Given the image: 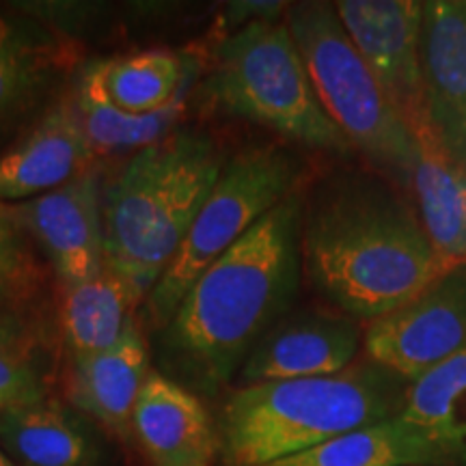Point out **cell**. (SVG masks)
I'll list each match as a JSON object with an SVG mask.
<instances>
[{
  "label": "cell",
  "instance_id": "1",
  "mask_svg": "<svg viewBox=\"0 0 466 466\" xmlns=\"http://www.w3.org/2000/svg\"><path fill=\"white\" fill-rule=\"evenodd\" d=\"M302 208L299 188L195 279L158 330L156 350L171 380L217 395L291 311L302 279Z\"/></svg>",
  "mask_w": 466,
  "mask_h": 466
},
{
  "label": "cell",
  "instance_id": "2",
  "mask_svg": "<svg viewBox=\"0 0 466 466\" xmlns=\"http://www.w3.org/2000/svg\"><path fill=\"white\" fill-rule=\"evenodd\" d=\"M302 277L330 309L367 324L445 275L412 201L380 175L341 171L305 197Z\"/></svg>",
  "mask_w": 466,
  "mask_h": 466
},
{
  "label": "cell",
  "instance_id": "3",
  "mask_svg": "<svg viewBox=\"0 0 466 466\" xmlns=\"http://www.w3.org/2000/svg\"><path fill=\"white\" fill-rule=\"evenodd\" d=\"M223 167L208 132L179 127L137 151L104 188V258L138 305L177 255Z\"/></svg>",
  "mask_w": 466,
  "mask_h": 466
},
{
  "label": "cell",
  "instance_id": "4",
  "mask_svg": "<svg viewBox=\"0 0 466 466\" xmlns=\"http://www.w3.org/2000/svg\"><path fill=\"white\" fill-rule=\"evenodd\" d=\"M408 380L371 363L333 376L242 384L218 417L223 466H270L337 436L398 417Z\"/></svg>",
  "mask_w": 466,
  "mask_h": 466
},
{
  "label": "cell",
  "instance_id": "5",
  "mask_svg": "<svg viewBox=\"0 0 466 466\" xmlns=\"http://www.w3.org/2000/svg\"><path fill=\"white\" fill-rule=\"evenodd\" d=\"M206 91L227 115L264 126L307 149L352 158V145L319 104L285 22H250L227 35Z\"/></svg>",
  "mask_w": 466,
  "mask_h": 466
},
{
  "label": "cell",
  "instance_id": "6",
  "mask_svg": "<svg viewBox=\"0 0 466 466\" xmlns=\"http://www.w3.org/2000/svg\"><path fill=\"white\" fill-rule=\"evenodd\" d=\"M285 26L326 115L378 173L400 190L410 192L417 158L415 132L391 106L350 42L335 5L322 0L288 5Z\"/></svg>",
  "mask_w": 466,
  "mask_h": 466
},
{
  "label": "cell",
  "instance_id": "7",
  "mask_svg": "<svg viewBox=\"0 0 466 466\" xmlns=\"http://www.w3.org/2000/svg\"><path fill=\"white\" fill-rule=\"evenodd\" d=\"M300 175L299 158L275 145L244 149L227 162L177 255L145 300L156 330L165 329L175 307L203 270L300 188Z\"/></svg>",
  "mask_w": 466,
  "mask_h": 466
},
{
  "label": "cell",
  "instance_id": "8",
  "mask_svg": "<svg viewBox=\"0 0 466 466\" xmlns=\"http://www.w3.org/2000/svg\"><path fill=\"white\" fill-rule=\"evenodd\" d=\"M365 359L412 382L466 350V268H453L363 330Z\"/></svg>",
  "mask_w": 466,
  "mask_h": 466
},
{
  "label": "cell",
  "instance_id": "9",
  "mask_svg": "<svg viewBox=\"0 0 466 466\" xmlns=\"http://www.w3.org/2000/svg\"><path fill=\"white\" fill-rule=\"evenodd\" d=\"M350 42L374 74L384 96L412 132L423 126L419 0H339L333 3Z\"/></svg>",
  "mask_w": 466,
  "mask_h": 466
},
{
  "label": "cell",
  "instance_id": "10",
  "mask_svg": "<svg viewBox=\"0 0 466 466\" xmlns=\"http://www.w3.org/2000/svg\"><path fill=\"white\" fill-rule=\"evenodd\" d=\"M100 175L86 168L72 182L22 203H0L7 217L42 247L63 288L96 277L104 258Z\"/></svg>",
  "mask_w": 466,
  "mask_h": 466
},
{
  "label": "cell",
  "instance_id": "11",
  "mask_svg": "<svg viewBox=\"0 0 466 466\" xmlns=\"http://www.w3.org/2000/svg\"><path fill=\"white\" fill-rule=\"evenodd\" d=\"M363 330L359 319L335 309L289 311L250 352L240 380L255 384L339 374L357 363Z\"/></svg>",
  "mask_w": 466,
  "mask_h": 466
},
{
  "label": "cell",
  "instance_id": "12",
  "mask_svg": "<svg viewBox=\"0 0 466 466\" xmlns=\"http://www.w3.org/2000/svg\"><path fill=\"white\" fill-rule=\"evenodd\" d=\"M423 130L466 168V0H425Z\"/></svg>",
  "mask_w": 466,
  "mask_h": 466
},
{
  "label": "cell",
  "instance_id": "13",
  "mask_svg": "<svg viewBox=\"0 0 466 466\" xmlns=\"http://www.w3.org/2000/svg\"><path fill=\"white\" fill-rule=\"evenodd\" d=\"M132 439L151 466H214L220 460L217 423L199 395L149 371L132 415Z\"/></svg>",
  "mask_w": 466,
  "mask_h": 466
},
{
  "label": "cell",
  "instance_id": "14",
  "mask_svg": "<svg viewBox=\"0 0 466 466\" xmlns=\"http://www.w3.org/2000/svg\"><path fill=\"white\" fill-rule=\"evenodd\" d=\"M96 158L72 97L56 102L0 156V203H22L85 173Z\"/></svg>",
  "mask_w": 466,
  "mask_h": 466
},
{
  "label": "cell",
  "instance_id": "15",
  "mask_svg": "<svg viewBox=\"0 0 466 466\" xmlns=\"http://www.w3.org/2000/svg\"><path fill=\"white\" fill-rule=\"evenodd\" d=\"M149 343L137 318L113 348L72 359L67 400L119 441L132 439V415L149 376Z\"/></svg>",
  "mask_w": 466,
  "mask_h": 466
},
{
  "label": "cell",
  "instance_id": "16",
  "mask_svg": "<svg viewBox=\"0 0 466 466\" xmlns=\"http://www.w3.org/2000/svg\"><path fill=\"white\" fill-rule=\"evenodd\" d=\"M0 450L15 466H102L96 430L58 400L0 410Z\"/></svg>",
  "mask_w": 466,
  "mask_h": 466
},
{
  "label": "cell",
  "instance_id": "17",
  "mask_svg": "<svg viewBox=\"0 0 466 466\" xmlns=\"http://www.w3.org/2000/svg\"><path fill=\"white\" fill-rule=\"evenodd\" d=\"M69 63V46L20 11H0V132L44 97Z\"/></svg>",
  "mask_w": 466,
  "mask_h": 466
},
{
  "label": "cell",
  "instance_id": "18",
  "mask_svg": "<svg viewBox=\"0 0 466 466\" xmlns=\"http://www.w3.org/2000/svg\"><path fill=\"white\" fill-rule=\"evenodd\" d=\"M410 195L425 236L447 272L466 268V168L419 127Z\"/></svg>",
  "mask_w": 466,
  "mask_h": 466
},
{
  "label": "cell",
  "instance_id": "19",
  "mask_svg": "<svg viewBox=\"0 0 466 466\" xmlns=\"http://www.w3.org/2000/svg\"><path fill=\"white\" fill-rule=\"evenodd\" d=\"M192 85L190 80L175 102L158 113L149 115H127L116 108L108 97L102 83V58L86 63L78 72L74 85V108L80 116L93 151L97 154H119V151H141L149 145L162 141L175 130L184 116L186 102H188Z\"/></svg>",
  "mask_w": 466,
  "mask_h": 466
},
{
  "label": "cell",
  "instance_id": "20",
  "mask_svg": "<svg viewBox=\"0 0 466 466\" xmlns=\"http://www.w3.org/2000/svg\"><path fill=\"white\" fill-rule=\"evenodd\" d=\"M137 305L130 285L108 264L96 277L63 288L58 319L72 359L113 348L132 322Z\"/></svg>",
  "mask_w": 466,
  "mask_h": 466
},
{
  "label": "cell",
  "instance_id": "21",
  "mask_svg": "<svg viewBox=\"0 0 466 466\" xmlns=\"http://www.w3.org/2000/svg\"><path fill=\"white\" fill-rule=\"evenodd\" d=\"M400 419L432 442L442 466H466V350L408 384Z\"/></svg>",
  "mask_w": 466,
  "mask_h": 466
},
{
  "label": "cell",
  "instance_id": "22",
  "mask_svg": "<svg viewBox=\"0 0 466 466\" xmlns=\"http://www.w3.org/2000/svg\"><path fill=\"white\" fill-rule=\"evenodd\" d=\"M270 466H442V458L432 442L398 415Z\"/></svg>",
  "mask_w": 466,
  "mask_h": 466
},
{
  "label": "cell",
  "instance_id": "23",
  "mask_svg": "<svg viewBox=\"0 0 466 466\" xmlns=\"http://www.w3.org/2000/svg\"><path fill=\"white\" fill-rule=\"evenodd\" d=\"M199 76V61L173 50H145L102 61V83L127 115L158 113Z\"/></svg>",
  "mask_w": 466,
  "mask_h": 466
},
{
  "label": "cell",
  "instance_id": "24",
  "mask_svg": "<svg viewBox=\"0 0 466 466\" xmlns=\"http://www.w3.org/2000/svg\"><path fill=\"white\" fill-rule=\"evenodd\" d=\"M46 400L42 374L25 350L7 318H0V410Z\"/></svg>",
  "mask_w": 466,
  "mask_h": 466
},
{
  "label": "cell",
  "instance_id": "25",
  "mask_svg": "<svg viewBox=\"0 0 466 466\" xmlns=\"http://www.w3.org/2000/svg\"><path fill=\"white\" fill-rule=\"evenodd\" d=\"M39 279L37 264L26 244L25 231L7 217L0 206V285L17 299L28 294Z\"/></svg>",
  "mask_w": 466,
  "mask_h": 466
},
{
  "label": "cell",
  "instance_id": "26",
  "mask_svg": "<svg viewBox=\"0 0 466 466\" xmlns=\"http://www.w3.org/2000/svg\"><path fill=\"white\" fill-rule=\"evenodd\" d=\"M285 3H231L227 5V15L233 31L250 25V22H275L283 14Z\"/></svg>",
  "mask_w": 466,
  "mask_h": 466
},
{
  "label": "cell",
  "instance_id": "27",
  "mask_svg": "<svg viewBox=\"0 0 466 466\" xmlns=\"http://www.w3.org/2000/svg\"><path fill=\"white\" fill-rule=\"evenodd\" d=\"M15 300H17V296L14 294V291H9L7 288H3V285H0V318H5L7 309L14 305Z\"/></svg>",
  "mask_w": 466,
  "mask_h": 466
},
{
  "label": "cell",
  "instance_id": "28",
  "mask_svg": "<svg viewBox=\"0 0 466 466\" xmlns=\"http://www.w3.org/2000/svg\"><path fill=\"white\" fill-rule=\"evenodd\" d=\"M0 466H15L11 460L7 458V453H5L3 450H0Z\"/></svg>",
  "mask_w": 466,
  "mask_h": 466
}]
</instances>
